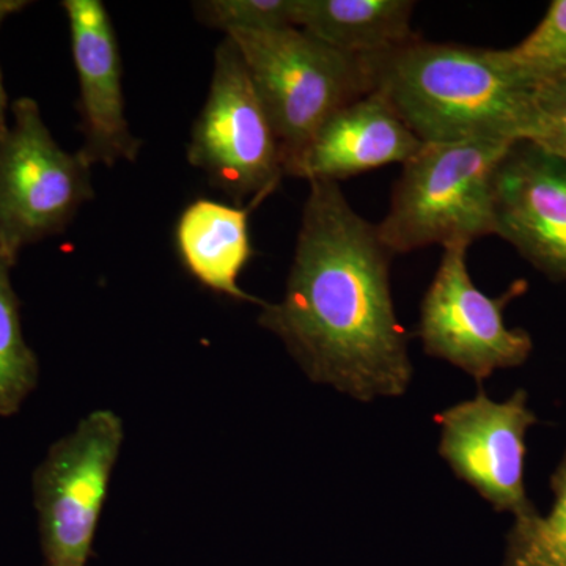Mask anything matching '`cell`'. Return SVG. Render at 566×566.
Instances as JSON below:
<instances>
[{
    "mask_svg": "<svg viewBox=\"0 0 566 566\" xmlns=\"http://www.w3.org/2000/svg\"><path fill=\"white\" fill-rule=\"evenodd\" d=\"M392 259L340 182L308 181L285 293L262 305L259 324L316 385L359 401L401 397L412 364L409 335L395 314Z\"/></svg>",
    "mask_w": 566,
    "mask_h": 566,
    "instance_id": "obj_1",
    "label": "cell"
},
{
    "mask_svg": "<svg viewBox=\"0 0 566 566\" xmlns=\"http://www.w3.org/2000/svg\"><path fill=\"white\" fill-rule=\"evenodd\" d=\"M367 61L374 92L423 144L526 140L536 82L505 50L417 36Z\"/></svg>",
    "mask_w": 566,
    "mask_h": 566,
    "instance_id": "obj_2",
    "label": "cell"
},
{
    "mask_svg": "<svg viewBox=\"0 0 566 566\" xmlns=\"http://www.w3.org/2000/svg\"><path fill=\"white\" fill-rule=\"evenodd\" d=\"M515 142L423 144L403 164L389 211L376 226L392 255L430 245H471L494 234V175Z\"/></svg>",
    "mask_w": 566,
    "mask_h": 566,
    "instance_id": "obj_3",
    "label": "cell"
},
{
    "mask_svg": "<svg viewBox=\"0 0 566 566\" xmlns=\"http://www.w3.org/2000/svg\"><path fill=\"white\" fill-rule=\"evenodd\" d=\"M226 35L237 44L273 125L283 172L334 112L374 92L367 57L334 50L301 29Z\"/></svg>",
    "mask_w": 566,
    "mask_h": 566,
    "instance_id": "obj_4",
    "label": "cell"
},
{
    "mask_svg": "<svg viewBox=\"0 0 566 566\" xmlns=\"http://www.w3.org/2000/svg\"><path fill=\"white\" fill-rule=\"evenodd\" d=\"M11 114L0 139V256L14 266L22 249L65 232L95 192L91 164L55 142L35 99L18 98Z\"/></svg>",
    "mask_w": 566,
    "mask_h": 566,
    "instance_id": "obj_5",
    "label": "cell"
},
{
    "mask_svg": "<svg viewBox=\"0 0 566 566\" xmlns=\"http://www.w3.org/2000/svg\"><path fill=\"white\" fill-rule=\"evenodd\" d=\"M186 156L238 207L248 199L259 207L285 177L273 125L230 36L216 48L210 92Z\"/></svg>",
    "mask_w": 566,
    "mask_h": 566,
    "instance_id": "obj_6",
    "label": "cell"
},
{
    "mask_svg": "<svg viewBox=\"0 0 566 566\" xmlns=\"http://www.w3.org/2000/svg\"><path fill=\"white\" fill-rule=\"evenodd\" d=\"M123 439L120 417L98 409L54 442L33 472L44 566H87Z\"/></svg>",
    "mask_w": 566,
    "mask_h": 566,
    "instance_id": "obj_7",
    "label": "cell"
},
{
    "mask_svg": "<svg viewBox=\"0 0 566 566\" xmlns=\"http://www.w3.org/2000/svg\"><path fill=\"white\" fill-rule=\"evenodd\" d=\"M468 244L447 245L433 282L420 305L419 337L423 352L447 360L482 386L495 370L523 365L534 349L531 334L509 329L504 312L527 292L516 281L501 296L480 292L468 270Z\"/></svg>",
    "mask_w": 566,
    "mask_h": 566,
    "instance_id": "obj_8",
    "label": "cell"
},
{
    "mask_svg": "<svg viewBox=\"0 0 566 566\" xmlns=\"http://www.w3.org/2000/svg\"><path fill=\"white\" fill-rule=\"evenodd\" d=\"M527 401L524 389L505 401L491 400L480 390L472 400L436 416L441 427L439 455L495 512L512 513L515 521L538 513L524 483L526 436L538 422Z\"/></svg>",
    "mask_w": 566,
    "mask_h": 566,
    "instance_id": "obj_9",
    "label": "cell"
},
{
    "mask_svg": "<svg viewBox=\"0 0 566 566\" xmlns=\"http://www.w3.org/2000/svg\"><path fill=\"white\" fill-rule=\"evenodd\" d=\"M494 227L532 266L566 282V161L517 140L494 175Z\"/></svg>",
    "mask_w": 566,
    "mask_h": 566,
    "instance_id": "obj_10",
    "label": "cell"
},
{
    "mask_svg": "<svg viewBox=\"0 0 566 566\" xmlns=\"http://www.w3.org/2000/svg\"><path fill=\"white\" fill-rule=\"evenodd\" d=\"M71 51L80 80L84 144L77 153L91 166L114 167L139 158L142 140L126 118L117 33L102 0H63Z\"/></svg>",
    "mask_w": 566,
    "mask_h": 566,
    "instance_id": "obj_11",
    "label": "cell"
},
{
    "mask_svg": "<svg viewBox=\"0 0 566 566\" xmlns=\"http://www.w3.org/2000/svg\"><path fill=\"white\" fill-rule=\"evenodd\" d=\"M422 147L386 99L371 92L334 112L286 166L285 175L340 182L387 164L403 166Z\"/></svg>",
    "mask_w": 566,
    "mask_h": 566,
    "instance_id": "obj_12",
    "label": "cell"
},
{
    "mask_svg": "<svg viewBox=\"0 0 566 566\" xmlns=\"http://www.w3.org/2000/svg\"><path fill=\"white\" fill-rule=\"evenodd\" d=\"M252 210L218 200H196L181 212L175 241L182 264L200 285L230 300L262 307L264 301L240 286L241 273L253 256L249 232Z\"/></svg>",
    "mask_w": 566,
    "mask_h": 566,
    "instance_id": "obj_13",
    "label": "cell"
},
{
    "mask_svg": "<svg viewBox=\"0 0 566 566\" xmlns=\"http://www.w3.org/2000/svg\"><path fill=\"white\" fill-rule=\"evenodd\" d=\"M412 0H296L294 28L346 54L397 50L416 40Z\"/></svg>",
    "mask_w": 566,
    "mask_h": 566,
    "instance_id": "obj_14",
    "label": "cell"
},
{
    "mask_svg": "<svg viewBox=\"0 0 566 566\" xmlns=\"http://www.w3.org/2000/svg\"><path fill=\"white\" fill-rule=\"evenodd\" d=\"M13 264L0 256V417L21 411L39 385V357L22 333L20 300L11 283Z\"/></svg>",
    "mask_w": 566,
    "mask_h": 566,
    "instance_id": "obj_15",
    "label": "cell"
},
{
    "mask_svg": "<svg viewBox=\"0 0 566 566\" xmlns=\"http://www.w3.org/2000/svg\"><path fill=\"white\" fill-rule=\"evenodd\" d=\"M554 504L546 516L515 521L506 535L504 566H566V450L551 476Z\"/></svg>",
    "mask_w": 566,
    "mask_h": 566,
    "instance_id": "obj_16",
    "label": "cell"
},
{
    "mask_svg": "<svg viewBox=\"0 0 566 566\" xmlns=\"http://www.w3.org/2000/svg\"><path fill=\"white\" fill-rule=\"evenodd\" d=\"M505 51L536 84L566 76V0L551 2L534 31Z\"/></svg>",
    "mask_w": 566,
    "mask_h": 566,
    "instance_id": "obj_17",
    "label": "cell"
},
{
    "mask_svg": "<svg viewBox=\"0 0 566 566\" xmlns=\"http://www.w3.org/2000/svg\"><path fill=\"white\" fill-rule=\"evenodd\" d=\"M192 10L197 21L226 33L274 31L294 28L296 0H202Z\"/></svg>",
    "mask_w": 566,
    "mask_h": 566,
    "instance_id": "obj_18",
    "label": "cell"
},
{
    "mask_svg": "<svg viewBox=\"0 0 566 566\" xmlns=\"http://www.w3.org/2000/svg\"><path fill=\"white\" fill-rule=\"evenodd\" d=\"M526 140L566 161V76L536 84Z\"/></svg>",
    "mask_w": 566,
    "mask_h": 566,
    "instance_id": "obj_19",
    "label": "cell"
},
{
    "mask_svg": "<svg viewBox=\"0 0 566 566\" xmlns=\"http://www.w3.org/2000/svg\"><path fill=\"white\" fill-rule=\"evenodd\" d=\"M28 6L29 2H24V0H0V25L11 14L18 13Z\"/></svg>",
    "mask_w": 566,
    "mask_h": 566,
    "instance_id": "obj_20",
    "label": "cell"
},
{
    "mask_svg": "<svg viewBox=\"0 0 566 566\" xmlns=\"http://www.w3.org/2000/svg\"><path fill=\"white\" fill-rule=\"evenodd\" d=\"M9 132V123H7V92L3 87L2 70H0V139Z\"/></svg>",
    "mask_w": 566,
    "mask_h": 566,
    "instance_id": "obj_21",
    "label": "cell"
}]
</instances>
